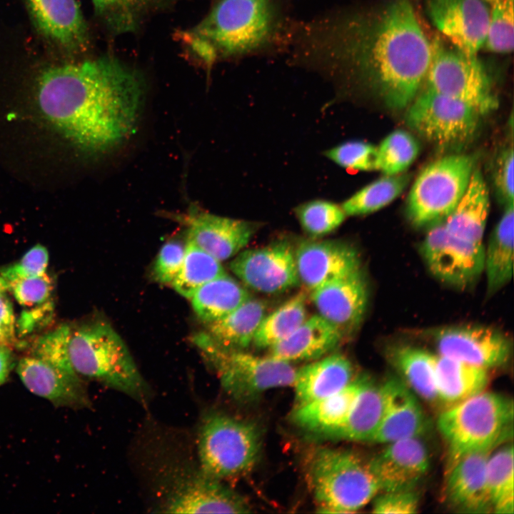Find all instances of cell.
<instances>
[{"mask_svg": "<svg viewBox=\"0 0 514 514\" xmlns=\"http://www.w3.org/2000/svg\"><path fill=\"white\" fill-rule=\"evenodd\" d=\"M293 40L301 62L354 76L397 109L416 96L432 55L410 0L330 14L297 29Z\"/></svg>", "mask_w": 514, "mask_h": 514, "instance_id": "cell-1", "label": "cell"}, {"mask_svg": "<svg viewBox=\"0 0 514 514\" xmlns=\"http://www.w3.org/2000/svg\"><path fill=\"white\" fill-rule=\"evenodd\" d=\"M145 94L136 71L111 56L44 70L41 112L81 148L104 153L135 131Z\"/></svg>", "mask_w": 514, "mask_h": 514, "instance_id": "cell-2", "label": "cell"}, {"mask_svg": "<svg viewBox=\"0 0 514 514\" xmlns=\"http://www.w3.org/2000/svg\"><path fill=\"white\" fill-rule=\"evenodd\" d=\"M288 29L281 0H218L201 22L179 35L209 69L218 61L273 47Z\"/></svg>", "mask_w": 514, "mask_h": 514, "instance_id": "cell-3", "label": "cell"}, {"mask_svg": "<svg viewBox=\"0 0 514 514\" xmlns=\"http://www.w3.org/2000/svg\"><path fill=\"white\" fill-rule=\"evenodd\" d=\"M69 355L81 378L98 381L137 402L148 401V384L124 341L108 321L97 319L71 329Z\"/></svg>", "mask_w": 514, "mask_h": 514, "instance_id": "cell-4", "label": "cell"}, {"mask_svg": "<svg viewBox=\"0 0 514 514\" xmlns=\"http://www.w3.org/2000/svg\"><path fill=\"white\" fill-rule=\"evenodd\" d=\"M513 422V400L485 390L446 407L437 422L448 448L446 470L468 454L495 449L512 434Z\"/></svg>", "mask_w": 514, "mask_h": 514, "instance_id": "cell-5", "label": "cell"}, {"mask_svg": "<svg viewBox=\"0 0 514 514\" xmlns=\"http://www.w3.org/2000/svg\"><path fill=\"white\" fill-rule=\"evenodd\" d=\"M307 475L322 513H354L380 493L368 461L348 450L316 449L308 460Z\"/></svg>", "mask_w": 514, "mask_h": 514, "instance_id": "cell-6", "label": "cell"}, {"mask_svg": "<svg viewBox=\"0 0 514 514\" xmlns=\"http://www.w3.org/2000/svg\"><path fill=\"white\" fill-rule=\"evenodd\" d=\"M261 443L254 423L221 413L206 414L197 436L199 469L222 481L245 475L256 464Z\"/></svg>", "mask_w": 514, "mask_h": 514, "instance_id": "cell-7", "label": "cell"}, {"mask_svg": "<svg viewBox=\"0 0 514 514\" xmlns=\"http://www.w3.org/2000/svg\"><path fill=\"white\" fill-rule=\"evenodd\" d=\"M193 341L234 400H251L270 389L293 385L296 369L289 362L221 346L205 332L194 336Z\"/></svg>", "mask_w": 514, "mask_h": 514, "instance_id": "cell-8", "label": "cell"}, {"mask_svg": "<svg viewBox=\"0 0 514 514\" xmlns=\"http://www.w3.org/2000/svg\"><path fill=\"white\" fill-rule=\"evenodd\" d=\"M474 158L449 155L428 165L410 191L407 216L415 227L433 225L453 211L463 195L474 170Z\"/></svg>", "mask_w": 514, "mask_h": 514, "instance_id": "cell-9", "label": "cell"}, {"mask_svg": "<svg viewBox=\"0 0 514 514\" xmlns=\"http://www.w3.org/2000/svg\"><path fill=\"white\" fill-rule=\"evenodd\" d=\"M431 47L425 79L428 88L471 106L480 115L497 109L490 75L476 54L465 53L438 37Z\"/></svg>", "mask_w": 514, "mask_h": 514, "instance_id": "cell-10", "label": "cell"}, {"mask_svg": "<svg viewBox=\"0 0 514 514\" xmlns=\"http://www.w3.org/2000/svg\"><path fill=\"white\" fill-rule=\"evenodd\" d=\"M406 123L428 141L458 146L475 133L480 114L471 106L427 88L410 104Z\"/></svg>", "mask_w": 514, "mask_h": 514, "instance_id": "cell-11", "label": "cell"}, {"mask_svg": "<svg viewBox=\"0 0 514 514\" xmlns=\"http://www.w3.org/2000/svg\"><path fill=\"white\" fill-rule=\"evenodd\" d=\"M420 253L430 273L440 281L464 288L477 280L484 269V246L460 238L442 223L432 225Z\"/></svg>", "mask_w": 514, "mask_h": 514, "instance_id": "cell-12", "label": "cell"}, {"mask_svg": "<svg viewBox=\"0 0 514 514\" xmlns=\"http://www.w3.org/2000/svg\"><path fill=\"white\" fill-rule=\"evenodd\" d=\"M161 508L166 513H246L251 508L239 493L200 469L175 473Z\"/></svg>", "mask_w": 514, "mask_h": 514, "instance_id": "cell-13", "label": "cell"}, {"mask_svg": "<svg viewBox=\"0 0 514 514\" xmlns=\"http://www.w3.org/2000/svg\"><path fill=\"white\" fill-rule=\"evenodd\" d=\"M229 268L246 286L263 293H281L301 283L295 249L287 240L240 251Z\"/></svg>", "mask_w": 514, "mask_h": 514, "instance_id": "cell-14", "label": "cell"}, {"mask_svg": "<svg viewBox=\"0 0 514 514\" xmlns=\"http://www.w3.org/2000/svg\"><path fill=\"white\" fill-rule=\"evenodd\" d=\"M440 355L488 370L509 360L512 342L503 332L479 325L450 326L430 332Z\"/></svg>", "mask_w": 514, "mask_h": 514, "instance_id": "cell-15", "label": "cell"}, {"mask_svg": "<svg viewBox=\"0 0 514 514\" xmlns=\"http://www.w3.org/2000/svg\"><path fill=\"white\" fill-rule=\"evenodd\" d=\"M167 217L186 228L187 240L220 261L241 251L257 228L255 223L215 215L195 204L183 213H169Z\"/></svg>", "mask_w": 514, "mask_h": 514, "instance_id": "cell-16", "label": "cell"}, {"mask_svg": "<svg viewBox=\"0 0 514 514\" xmlns=\"http://www.w3.org/2000/svg\"><path fill=\"white\" fill-rule=\"evenodd\" d=\"M318 314L344 338L353 335L366 314L369 286L362 266L311 291Z\"/></svg>", "mask_w": 514, "mask_h": 514, "instance_id": "cell-17", "label": "cell"}, {"mask_svg": "<svg viewBox=\"0 0 514 514\" xmlns=\"http://www.w3.org/2000/svg\"><path fill=\"white\" fill-rule=\"evenodd\" d=\"M426 6L433 25L453 46L469 54L484 46L490 19L485 0H427Z\"/></svg>", "mask_w": 514, "mask_h": 514, "instance_id": "cell-18", "label": "cell"}, {"mask_svg": "<svg viewBox=\"0 0 514 514\" xmlns=\"http://www.w3.org/2000/svg\"><path fill=\"white\" fill-rule=\"evenodd\" d=\"M295 259L300 282L310 291L361 266L355 247L337 239L302 241Z\"/></svg>", "mask_w": 514, "mask_h": 514, "instance_id": "cell-19", "label": "cell"}, {"mask_svg": "<svg viewBox=\"0 0 514 514\" xmlns=\"http://www.w3.org/2000/svg\"><path fill=\"white\" fill-rule=\"evenodd\" d=\"M385 445L381 452L368 460L380 492L414 489L430 465L426 445L420 437Z\"/></svg>", "mask_w": 514, "mask_h": 514, "instance_id": "cell-20", "label": "cell"}, {"mask_svg": "<svg viewBox=\"0 0 514 514\" xmlns=\"http://www.w3.org/2000/svg\"><path fill=\"white\" fill-rule=\"evenodd\" d=\"M383 384L384 411L371 442L387 444L420 437L427 428V420L416 395L406 383L398 379L391 378Z\"/></svg>", "mask_w": 514, "mask_h": 514, "instance_id": "cell-21", "label": "cell"}, {"mask_svg": "<svg viewBox=\"0 0 514 514\" xmlns=\"http://www.w3.org/2000/svg\"><path fill=\"white\" fill-rule=\"evenodd\" d=\"M16 372L30 392L56 406L84 408L91 405L81 378L69 376L34 356L22 357Z\"/></svg>", "mask_w": 514, "mask_h": 514, "instance_id": "cell-22", "label": "cell"}, {"mask_svg": "<svg viewBox=\"0 0 514 514\" xmlns=\"http://www.w3.org/2000/svg\"><path fill=\"white\" fill-rule=\"evenodd\" d=\"M493 450L468 454L446 470L445 496L451 507L463 513L492 511L486 486V467Z\"/></svg>", "mask_w": 514, "mask_h": 514, "instance_id": "cell-23", "label": "cell"}, {"mask_svg": "<svg viewBox=\"0 0 514 514\" xmlns=\"http://www.w3.org/2000/svg\"><path fill=\"white\" fill-rule=\"evenodd\" d=\"M34 22L48 39L70 51L87 43L86 26L76 0H27Z\"/></svg>", "mask_w": 514, "mask_h": 514, "instance_id": "cell-24", "label": "cell"}, {"mask_svg": "<svg viewBox=\"0 0 514 514\" xmlns=\"http://www.w3.org/2000/svg\"><path fill=\"white\" fill-rule=\"evenodd\" d=\"M368 381L365 376L354 378L334 394L296 405L293 422L309 433L329 438L343 424Z\"/></svg>", "mask_w": 514, "mask_h": 514, "instance_id": "cell-25", "label": "cell"}, {"mask_svg": "<svg viewBox=\"0 0 514 514\" xmlns=\"http://www.w3.org/2000/svg\"><path fill=\"white\" fill-rule=\"evenodd\" d=\"M344 338L341 331L322 316L315 315L289 336L269 348L268 356L291 362L316 360L336 348Z\"/></svg>", "mask_w": 514, "mask_h": 514, "instance_id": "cell-26", "label": "cell"}, {"mask_svg": "<svg viewBox=\"0 0 514 514\" xmlns=\"http://www.w3.org/2000/svg\"><path fill=\"white\" fill-rule=\"evenodd\" d=\"M353 379L351 362L334 353L296 369L293 386L296 405H303L337 393Z\"/></svg>", "mask_w": 514, "mask_h": 514, "instance_id": "cell-27", "label": "cell"}, {"mask_svg": "<svg viewBox=\"0 0 514 514\" xmlns=\"http://www.w3.org/2000/svg\"><path fill=\"white\" fill-rule=\"evenodd\" d=\"M489 210L488 188L481 171L475 169L463 195L442 223L460 238L482 243Z\"/></svg>", "mask_w": 514, "mask_h": 514, "instance_id": "cell-28", "label": "cell"}, {"mask_svg": "<svg viewBox=\"0 0 514 514\" xmlns=\"http://www.w3.org/2000/svg\"><path fill=\"white\" fill-rule=\"evenodd\" d=\"M488 371L435 355V381L439 402L450 406L485 390L489 381Z\"/></svg>", "mask_w": 514, "mask_h": 514, "instance_id": "cell-29", "label": "cell"}, {"mask_svg": "<svg viewBox=\"0 0 514 514\" xmlns=\"http://www.w3.org/2000/svg\"><path fill=\"white\" fill-rule=\"evenodd\" d=\"M513 203L505 205L494 228L487 248H484V269L487 293L492 295L512 278L513 270Z\"/></svg>", "mask_w": 514, "mask_h": 514, "instance_id": "cell-30", "label": "cell"}, {"mask_svg": "<svg viewBox=\"0 0 514 514\" xmlns=\"http://www.w3.org/2000/svg\"><path fill=\"white\" fill-rule=\"evenodd\" d=\"M266 308L265 301L250 297L227 316L208 323L205 333L221 346L243 350L253 342Z\"/></svg>", "mask_w": 514, "mask_h": 514, "instance_id": "cell-31", "label": "cell"}, {"mask_svg": "<svg viewBox=\"0 0 514 514\" xmlns=\"http://www.w3.org/2000/svg\"><path fill=\"white\" fill-rule=\"evenodd\" d=\"M385 399L383 384L368 380L343 424L329 438L371 442L382 419Z\"/></svg>", "mask_w": 514, "mask_h": 514, "instance_id": "cell-32", "label": "cell"}, {"mask_svg": "<svg viewBox=\"0 0 514 514\" xmlns=\"http://www.w3.org/2000/svg\"><path fill=\"white\" fill-rule=\"evenodd\" d=\"M389 360L413 392L429 403L439 402L435 381V354L407 345L388 350Z\"/></svg>", "mask_w": 514, "mask_h": 514, "instance_id": "cell-33", "label": "cell"}, {"mask_svg": "<svg viewBox=\"0 0 514 514\" xmlns=\"http://www.w3.org/2000/svg\"><path fill=\"white\" fill-rule=\"evenodd\" d=\"M250 297L243 286L226 273L201 286L191 300L197 316L208 324L227 316Z\"/></svg>", "mask_w": 514, "mask_h": 514, "instance_id": "cell-34", "label": "cell"}, {"mask_svg": "<svg viewBox=\"0 0 514 514\" xmlns=\"http://www.w3.org/2000/svg\"><path fill=\"white\" fill-rule=\"evenodd\" d=\"M494 450L489 455L486 467V486L491 510L512 514L514 512L513 445L507 444Z\"/></svg>", "mask_w": 514, "mask_h": 514, "instance_id": "cell-35", "label": "cell"}, {"mask_svg": "<svg viewBox=\"0 0 514 514\" xmlns=\"http://www.w3.org/2000/svg\"><path fill=\"white\" fill-rule=\"evenodd\" d=\"M306 292L301 291L265 316L253 339L260 348H269L293 333L307 318Z\"/></svg>", "mask_w": 514, "mask_h": 514, "instance_id": "cell-36", "label": "cell"}, {"mask_svg": "<svg viewBox=\"0 0 514 514\" xmlns=\"http://www.w3.org/2000/svg\"><path fill=\"white\" fill-rule=\"evenodd\" d=\"M409 181L410 176L405 173L385 175L356 192L342 203L341 207L348 216L377 211L397 198Z\"/></svg>", "mask_w": 514, "mask_h": 514, "instance_id": "cell-37", "label": "cell"}, {"mask_svg": "<svg viewBox=\"0 0 514 514\" xmlns=\"http://www.w3.org/2000/svg\"><path fill=\"white\" fill-rule=\"evenodd\" d=\"M226 273L220 261L187 240L182 266L171 285L180 295L191 298L203 284Z\"/></svg>", "mask_w": 514, "mask_h": 514, "instance_id": "cell-38", "label": "cell"}, {"mask_svg": "<svg viewBox=\"0 0 514 514\" xmlns=\"http://www.w3.org/2000/svg\"><path fill=\"white\" fill-rule=\"evenodd\" d=\"M162 0H92L95 11L114 33L133 31Z\"/></svg>", "mask_w": 514, "mask_h": 514, "instance_id": "cell-39", "label": "cell"}, {"mask_svg": "<svg viewBox=\"0 0 514 514\" xmlns=\"http://www.w3.org/2000/svg\"><path fill=\"white\" fill-rule=\"evenodd\" d=\"M419 151V143L413 135L394 131L377 147L376 170L387 176L401 173L415 160Z\"/></svg>", "mask_w": 514, "mask_h": 514, "instance_id": "cell-40", "label": "cell"}, {"mask_svg": "<svg viewBox=\"0 0 514 514\" xmlns=\"http://www.w3.org/2000/svg\"><path fill=\"white\" fill-rule=\"evenodd\" d=\"M296 215L303 230L312 238H318L336 230L347 216L341 206L316 199L296 207Z\"/></svg>", "mask_w": 514, "mask_h": 514, "instance_id": "cell-41", "label": "cell"}, {"mask_svg": "<svg viewBox=\"0 0 514 514\" xmlns=\"http://www.w3.org/2000/svg\"><path fill=\"white\" fill-rule=\"evenodd\" d=\"M71 333V328L66 324L46 333L35 341L30 355L69 376L81 378L75 372L70 359Z\"/></svg>", "mask_w": 514, "mask_h": 514, "instance_id": "cell-42", "label": "cell"}, {"mask_svg": "<svg viewBox=\"0 0 514 514\" xmlns=\"http://www.w3.org/2000/svg\"><path fill=\"white\" fill-rule=\"evenodd\" d=\"M513 0H499L490 6L484 46L487 50L508 54L513 50Z\"/></svg>", "mask_w": 514, "mask_h": 514, "instance_id": "cell-43", "label": "cell"}, {"mask_svg": "<svg viewBox=\"0 0 514 514\" xmlns=\"http://www.w3.org/2000/svg\"><path fill=\"white\" fill-rule=\"evenodd\" d=\"M326 156L344 168L361 171L376 170L377 147L367 142H344L328 149Z\"/></svg>", "mask_w": 514, "mask_h": 514, "instance_id": "cell-44", "label": "cell"}, {"mask_svg": "<svg viewBox=\"0 0 514 514\" xmlns=\"http://www.w3.org/2000/svg\"><path fill=\"white\" fill-rule=\"evenodd\" d=\"M49 255L46 248L36 245L31 248L16 263L0 270V275L10 283L19 279L35 277L46 273Z\"/></svg>", "mask_w": 514, "mask_h": 514, "instance_id": "cell-45", "label": "cell"}, {"mask_svg": "<svg viewBox=\"0 0 514 514\" xmlns=\"http://www.w3.org/2000/svg\"><path fill=\"white\" fill-rule=\"evenodd\" d=\"M9 291L24 306H39L45 303L51 293L52 284L46 273L8 283Z\"/></svg>", "mask_w": 514, "mask_h": 514, "instance_id": "cell-46", "label": "cell"}, {"mask_svg": "<svg viewBox=\"0 0 514 514\" xmlns=\"http://www.w3.org/2000/svg\"><path fill=\"white\" fill-rule=\"evenodd\" d=\"M186 246V243L171 240L161 247L153 267L155 280L161 283H172L182 266Z\"/></svg>", "mask_w": 514, "mask_h": 514, "instance_id": "cell-47", "label": "cell"}, {"mask_svg": "<svg viewBox=\"0 0 514 514\" xmlns=\"http://www.w3.org/2000/svg\"><path fill=\"white\" fill-rule=\"evenodd\" d=\"M419 497L414 489L380 492L374 497L372 512L378 514L415 513Z\"/></svg>", "mask_w": 514, "mask_h": 514, "instance_id": "cell-48", "label": "cell"}, {"mask_svg": "<svg viewBox=\"0 0 514 514\" xmlns=\"http://www.w3.org/2000/svg\"><path fill=\"white\" fill-rule=\"evenodd\" d=\"M513 148H505L498 156L495 168V183L505 204L513 203Z\"/></svg>", "mask_w": 514, "mask_h": 514, "instance_id": "cell-49", "label": "cell"}, {"mask_svg": "<svg viewBox=\"0 0 514 514\" xmlns=\"http://www.w3.org/2000/svg\"><path fill=\"white\" fill-rule=\"evenodd\" d=\"M7 281L0 275V337L10 347L16 339V318Z\"/></svg>", "mask_w": 514, "mask_h": 514, "instance_id": "cell-50", "label": "cell"}, {"mask_svg": "<svg viewBox=\"0 0 514 514\" xmlns=\"http://www.w3.org/2000/svg\"><path fill=\"white\" fill-rule=\"evenodd\" d=\"M14 366V356L9 346H0V386L8 379Z\"/></svg>", "mask_w": 514, "mask_h": 514, "instance_id": "cell-51", "label": "cell"}, {"mask_svg": "<svg viewBox=\"0 0 514 514\" xmlns=\"http://www.w3.org/2000/svg\"><path fill=\"white\" fill-rule=\"evenodd\" d=\"M8 346L5 343V342L4 341V340L0 337V346Z\"/></svg>", "mask_w": 514, "mask_h": 514, "instance_id": "cell-52", "label": "cell"}]
</instances>
